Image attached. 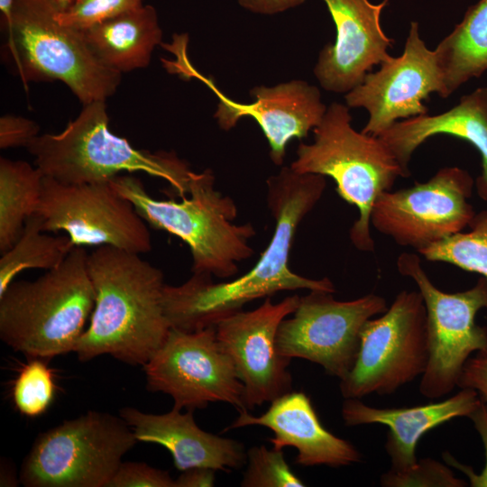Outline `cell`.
Listing matches in <instances>:
<instances>
[{
  "label": "cell",
  "instance_id": "1",
  "mask_svg": "<svg viewBox=\"0 0 487 487\" xmlns=\"http://www.w3.org/2000/svg\"><path fill=\"white\" fill-rule=\"evenodd\" d=\"M87 271L95 307L73 353L81 362L108 354L143 367L171 328L162 303L163 272L139 253L108 245L88 253Z\"/></svg>",
  "mask_w": 487,
  "mask_h": 487
},
{
  "label": "cell",
  "instance_id": "2",
  "mask_svg": "<svg viewBox=\"0 0 487 487\" xmlns=\"http://www.w3.org/2000/svg\"><path fill=\"white\" fill-rule=\"evenodd\" d=\"M326 186L325 176L299 173L290 167H284L268 178L267 204L275 219L272 238L255 265L235 280L215 283L210 275L194 274L185 282L181 307L193 326L198 328L216 326L243 310L247 303L279 291H335L330 279H308L289 267L297 228L317 204Z\"/></svg>",
  "mask_w": 487,
  "mask_h": 487
},
{
  "label": "cell",
  "instance_id": "3",
  "mask_svg": "<svg viewBox=\"0 0 487 487\" xmlns=\"http://www.w3.org/2000/svg\"><path fill=\"white\" fill-rule=\"evenodd\" d=\"M88 253L74 247L56 268L14 281L0 296V338L32 359L74 352L95 307Z\"/></svg>",
  "mask_w": 487,
  "mask_h": 487
},
{
  "label": "cell",
  "instance_id": "4",
  "mask_svg": "<svg viewBox=\"0 0 487 487\" xmlns=\"http://www.w3.org/2000/svg\"><path fill=\"white\" fill-rule=\"evenodd\" d=\"M110 183L151 226L188 244L193 273L227 279L238 272L239 262L254 253L249 244L256 234L254 227L251 223H233L236 205L215 188L210 170L193 173L188 194L179 201L152 198L142 180L131 174L118 175Z\"/></svg>",
  "mask_w": 487,
  "mask_h": 487
},
{
  "label": "cell",
  "instance_id": "5",
  "mask_svg": "<svg viewBox=\"0 0 487 487\" xmlns=\"http://www.w3.org/2000/svg\"><path fill=\"white\" fill-rule=\"evenodd\" d=\"M105 101L84 105L59 133L35 137L26 147L44 176L67 184L108 182L122 172H144L169 183L170 193L188 194L193 171L173 152L133 147L108 129Z\"/></svg>",
  "mask_w": 487,
  "mask_h": 487
},
{
  "label": "cell",
  "instance_id": "6",
  "mask_svg": "<svg viewBox=\"0 0 487 487\" xmlns=\"http://www.w3.org/2000/svg\"><path fill=\"white\" fill-rule=\"evenodd\" d=\"M346 105L334 102L313 129L314 142L299 143L290 168L299 173L331 177L337 194L354 206L358 219L350 229L354 246L373 252L371 214L377 198L391 191L399 177H408L378 136L357 132Z\"/></svg>",
  "mask_w": 487,
  "mask_h": 487
},
{
  "label": "cell",
  "instance_id": "7",
  "mask_svg": "<svg viewBox=\"0 0 487 487\" xmlns=\"http://www.w3.org/2000/svg\"><path fill=\"white\" fill-rule=\"evenodd\" d=\"M58 0H14L6 25L8 48L25 87L30 79L60 80L83 105L106 101L121 74L104 66L78 30L61 24Z\"/></svg>",
  "mask_w": 487,
  "mask_h": 487
},
{
  "label": "cell",
  "instance_id": "8",
  "mask_svg": "<svg viewBox=\"0 0 487 487\" xmlns=\"http://www.w3.org/2000/svg\"><path fill=\"white\" fill-rule=\"evenodd\" d=\"M137 442L120 416L89 410L40 433L19 481L25 487H108Z\"/></svg>",
  "mask_w": 487,
  "mask_h": 487
},
{
  "label": "cell",
  "instance_id": "9",
  "mask_svg": "<svg viewBox=\"0 0 487 487\" xmlns=\"http://www.w3.org/2000/svg\"><path fill=\"white\" fill-rule=\"evenodd\" d=\"M429 359L427 308L419 291H400L389 308L362 328L360 349L340 380L345 399L391 394L418 376Z\"/></svg>",
  "mask_w": 487,
  "mask_h": 487
},
{
  "label": "cell",
  "instance_id": "10",
  "mask_svg": "<svg viewBox=\"0 0 487 487\" xmlns=\"http://www.w3.org/2000/svg\"><path fill=\"white\" fill-rule=\"evenodd\" d=\"M397 269L414 280L427 308L429 359L419 391L429 399L444 397L458 386L470 354L487 353V327L475 323L477 312L487 309V278L464 291L447 293L433 284L413 253L400 254Z\"/></svg>",
  "mask_w": 487,
  "mask_h": 487
},
{
  "label": "cell",
  "instance_id": "11",
  "mask_svg": "<svg viewBox=\"0 0 487 487\" xmlns=\"http://www.w3.org/2000/svg\"><path fill=\"white\" fill-rule=\"evenodd\" d=\"M143 369L147 390L170 395L174 409L194 411L225 402L238 411L247 409L244 384L217 340L216 326L193 332L170 328Z\"/></svg>",
  "mask_w": 487,
  "mask_h": 487
},
{
  "label": "cell",
  "instance_id": "12",
  "mask_svg": "<svg viewBox=\"0 0 487 487\" xmlns=\"http://www.w3.org/2000/svg\"><path fill=\"white\" fill-rule=\"evenodd\" d=\"M43 231H63L76 246H113L135 253L152 250L146 222L108 182L67 184L44 176L36 213Z\"/></svg>",
  "mask_w": 487,
  "mask_h": 487
},
{
  "label": "cell",
  "instance_id": "13",
  "mask_svg": "<svg viewBox=\"0 0 487 487\" xmlns=\"http://www.w3.org/2000/svg\"><path fill=\"white\" fill-rule=\"evenodd\" d=\"M473 186L467 170L440 169L427 182L382 193L373 205L371 225L419 253L468 227L475 215L469 202Z\"/></svg>",
  "mask_w": 487,
  "mask_h": 487
},
{
  "label": "cell",
  "instance_id": "14",
  "mask_svg": "<svg viewBox=\"0 0 487 487\" xmlns=\"http://www.w3.org/2000/svg\"><path fill=\"white\" fill-rule=\"evenodd\" d=\"M332 294L309 290L300 297L293 317L279 326L276 346L282 356L317 363L341 380L356 361L363 326L388 308L385 299L373 293L349 301L335 300Z\"/></svg>",
  "mask_w": 487,
  "mask_h": 487
},
{
  "label": "cell",
  "instance_id": "15",
  "mask_svg": "<svg viewBox=\"0 0 487 487\" xmlns=\"http://www.w3.org/2000/svg\"><path fill=\"white\" fill-rule=\"evenodd\" d=\"M431 93L443 97V72L436 51L427 47L418 23L411 22L401 55L390 56L377 71L369 72L345 100L349 108L367 110L362 132L379 136L398 121L427 115L422 101Z\"/></svg>",
  "mask_w": 487,
  "mask_h": 487
},
{
  "label": "cell",
  "instance_id": "16",
  "mask_svg": "<svg viewBox=\"0 0 487 487\" xmlns=\"http://www.w3.org/2000/svg\"><path fill=\"white\" fill-rule=\"evenodd\" d=\"M300 297L273 303L271 297L257 308L236 312L216 325L217 340L230 356L244 384L247 409L291 391L290 360L280 354L276 336L280 323L292 315Z\"/></svg>",
  "mask_w": 487,
  "mask_h": 487
},
{
  "label": "cell",
  "instance_id": "17",
  "mask_svg": "<svg viewBox=\"0 0 487 487\" xmlns=\"http://www.w3.org/2000/svg\"><path fill=\"white\" fill-rule=\"evenodd\" d=\"M336 29L334 43L319 52L314 74L326 91L348 93L360 85L376 65L391 55L393 39L381 24L389 0H324Z\"/></svg>",
  "mask_w": 487,
  "mask_h": 487
},
{
  "label": "cell",
  "instance_id": "18",
  "mask_svg": "<svg viewBox=\"0 0 487 487\" xmlns=\"http://www.w3.org/2000/svg\"><path fill=\"white\" fill-rule=\"evenodd\" d=\"M204 81L217 95L215 117L219 126L230 130L245 116L253 117L262 130L274 164L281 165L286 149L293 138L302 139L322 121L327 107L318 88L303 80H292L271 87H253L254 101L240 104L224 96L213 82Z\"/></svg>",
  "mask_w": 487,
  "mask_h": 487
},
{
  "label": "cell",
  "instance_id": "19",
  "mask_svg": "<svg viewBox=\"0 0 487 487\" xmlns=\"http://www.w3.org/2000/svg\"><path fill=\"white\" fill-rule=\"evenodd\" d=\"M247 426L268 427L274 434L269 439L273 448L295 447L296 464L303 466L340 467L362 461V455L354 446L324 427L304 392L291 391L273 400L261 416L241 410L224 431Z\"/></svg>",
  "mask_w": 487,
  "mask_h": 487
},
{
  "label": "cell",
  "instance_id": "20",
  "mask_svg": "<svg viewBox=\"0 0 487 487\" xmlns=\"http://www.w3.org/2000/svg\"><path fill=\"white\" fill-rule=\"evenodd\" d=\"M119 416L131 427L138 442L165 447L179 471L206 467L230 472L246 464L244 444L202 430L193 411L172 409L165 414H150L132 407L120 409Z\"/></svg>",
  "mask_w": 487,
  "mask_h": 487
},
{
  "label": "cell",
  "instance_id": "21",
  "mask_svg": "<svg viewBox=\"0 0 487 487\" xmlns=\"http://www.w3.org/2000/svg\"><path fill=\"white\" fill-rule=\"evenodd\" d=\"M481 402L476 391L462 388L442 401L400 409H378L365 405L359 399H345L341 413L347 427L387 426L390 430L385 450L391 462V469L400 471L417 463L416 447L425 433L455 418H469Z\"/></svg>",
  "mask_w": 487,
  "mask_h": 487
},
{
  "label": "cell",
  "instance_id": "22",
  "mask_svg": "<svg viewBox=\"0 0 487 487\" xmlns=\"http://www.w3.org/2000/svg\"><path fill=\"white\" fill-rule=\"evenodd\" d=\"M437 134L461 138L479 151L482 174L474 184L479 197L487 200V87L462 96L458 104L439 115L427 114L398 121L378 137L409 177L413 152Z\"/></svg>",
  "mask_w": 487,
  "mask_h": 487
},
{
  "label": "cell",
  "instance_id": "23",
  "mask_svg": "<svg viewBox=\"0 0 487 487\" xmlns=\"http://www.w3.org/2000/svg\"><path fill=\"white\" fill-rule=\"evenodd\" d=\"M79 32L95 57L119 73L145 68L162 38L152 5H142Z\"/></svg>",
  "mask_w": 487,
  "mask_h": 487
},
{
  "label": "cell",
  "instance_id": "24",
  "mask_svg": "<svg viewBox=\"0 0 487 487\" xmlns=\"http://www.w3.org/2000/svg\"><path fill=\"white\" fill-rule=\"evenodd\" d=\"M443 72V98L487 70V0L471 5L435 49Z\"/></svg>",
  "mask_w": 487,
  "mask_h": 487
},
{
  "label": "cell",
  "instance_id": "25",
  "mask_svg": "<svg viewBox=\"0 0 487 487\" xmlns=\"http://www.w3.org/2000/svg\"><path fill=\"white\" fill-rule=\"evenodd\" d=\"M43 173L23 161L0 158V253L8 251L39 207Z\"/></svg>",
  "mask_w": 487,
  "mask_h": 487
},
{
  "label": "cell",
  "instance_id": "26",
  "mask_svg": "<svg viewBox=\"0 0 487 487\" xmlns=\"http://www.w3.org/2000/svg\"><path fill=\"white\" fill-rule=\"evenodd\" d=\"M73 245L68 235L53 236L43 231L41 217L34 214L25 222L21 235L0 259V296L24 270L50 271L58 267Z\"/></svg>",
  "mask_w": 487,
  "mask_h": 487
},
{
  "label": "cell",
  "instance_id": "27",
  "mask_svg": "<svg viewBox=\"0 0 487 487\" xmlns=\"http://www.w3.org/2000/svg\"><path fill=\"white\" fill-rule=\"evenodd\" d=\"M469 231L455 234L419 252L427 261L453 264L487 278V208L475 213Z\"/></svg>",
  "mask_w": 487,
  "mask_h": 487
},
{
  "label": "cell",
  "instance_id": "28",
  "mask_svg": "<svg viewBox=\"0 0 487 487\" xmlns=\"http://www.w3.org/2000/svg\"><path fill=\"white\" fill-rule=\"evenodd\" d=\"M56 391L51 370L42 359H32L19 372L13 386V400L17 410L30 418L44 413Z\"/></svg>",
  "mask_w": 487,
  "mask_h": 487
},
{
  "label": "cell",
  "instance_id": "29",
  "mask_svg": "<svg viewBox=\"0 0 487 487\" xmlns=\"http://www.w3.org/2000/svg\"><path fill=\"white\" fill-rule=\"evenodd\" d=\"M243 487H303L304 482L289 466L283 451L264 446L247 451L246 469L241 481Z\"/></svg>",
  "mask_w": 487,
  "mask_h": 487
},
{
  "label": "cell",
  "instance_id": "30",
  "mask_svg": "<svg viewBox=\"0 0 487 487\" xmlns=\"http://www.w3.org/2000/svg\"><path fill=\"white\" fill-rule=\"evenodd\" d=\"M142 5V0H72L61 4L57 19L61 24L80 31Z\"/></svg>",
  "mask_w": 487,
  "mask_h": 487
},
{
  "label": "cell",
  "instance_id": "31",
  "mask_svg": "<svg viewBox=\"0 0 487 487\" xmlns=\"http://www.w3.org/2000/svg\"><path fill=\"white\" fill-rule=\"evenodd\" d=\"M380 484L385 487H464L467 482L442 463L424 458L405 470H388L381 475Z\"/></svg>",
  "mask_w": 487,
  "mask_h": 487
},
{
  "label": "cell",
  "instance_id": "32",
  "mask_svg": "<svg viewBox=\"0 0 487 487\" xmlns=\"http://www.w3.org/2000/svg\"><path fill=\"white\" fill-rule=\"evenodd\" d=\"M108 487H175V480L145 463L122 462Z\"/></svg>",
  "mask_w": 487,
  "mask_h": 487
},
{
  "label": "cell",
  "instance_id": "33",
  "mask_svg": "<svg viewBox=\"0 0 487 487\" xmlns=\"http://www.w3.org/2000/svg\"><path fill=\"white\" fill-rule=\"evenodd\" d=\"M469 418L480 435L484 447L486 463L482 471L475 473L471 466L461 464L447 452L443 455V458L447 464L463 472L468 477L470 486L487 487V406L482 400Z\"/></svg>",
  "mask_w": 487,
  "mask_h": 487
},
{
  "label": "cell",
  "instance_id": "34",
  "mask_svg": "<svg viewBox=\"0 0 487 487\" xmlns=\"http://www.w3.org/2000/svg\"><path fill=\"white\" fill-rule=\"evenodd\" d=\"M39 126L32 120L14 115L0 119V148L27 147L39 135Z\"/></svg>",
  "mask_w": 487,
  "mask_h": 487
},
{
  "label": "cell",
  "instance_id": "35",
  "mask_svg": "<svg viewBox=\"0 0 487 487\" xmlns=\"http://www.w3.org/2000/svg\"><path fill=\"white\" fill-rule=\"evenodd\" d=\"M459 388L476 391L487 406V353H477L466 361L458 381Z\"/></svg>",
  "mask_w": 487,
  "mask_h": 487
},
{
  "label": "cell",
  "instance_id": "36",
  "mask_svg": "<svg viewBox=\"0 0 487 487\" xmlns=\"http://www.w3.org/2000/svg\"><path fill=\"white\" fill-rule=\"evenodd\" d=\"M215 470L194 467L185 471L175 480V487H212L215 485Z\"/></svg>",
  "mask_w": 487,
  "mask_h": 487
},
{
  "label": "cell",
  "instance_id": "37",
  "mask_svg": "<svg viewBox=\"0 0 487 487\" xmlns=\"http://www.w3.org/2000/svg\"><path fill=\"white\" fill-rule=\"evenodd\" d=\"M245 9L263 14H273L301 5L305 0H237Z\"/></svg>",
  "mask_w": 487,
  "mask_h": 487
},
{
  "label": "cell",
  "instance_id": "38",
  "mask_svg": "<svg viewBox=\"0 0 487 487\" xmlns=\"http://www.w3.org/2000/svg\"><path fill=\"white\" fill-rule=\"evenodd\" d=\"M14 0H0V10L5 23V26L11 20V13Z\"/></svg>",
  "mask_w": 487,
  "mask_h": 487
},
{
  "label": "cell",
  "instance_id": "39",
  "mask_svg": "<svg viewBox=\"0 0 487 487\" xmlns=\"http://www.w3.org/2000/svg\"><path fill=\"white\" fill-rule=\"evenodd\" d=\"M58 1H60V2H61L63 4H68V3L71 2L72 0H58Z\"/></svg>",
  "mask_w": 487,
  "mask_h": 487
}]
</instances>
